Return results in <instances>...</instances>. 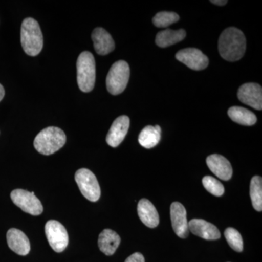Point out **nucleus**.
<instances>
[{
	"mask_svg": "<svg viewBox=\"0 0 262 262\" xmlns=\"http://www.w3.org/2000/svg\"><path fill=\"white\" fill-rule=\"evenodd\" d=\"M218 48L221 56L226 61H239L244 57L246 50L244 32L235 27L226 29L221 34Z\"/></svg>",
	"mask_w": 262,
	"mask_h": 262,
	"instance_id": "1",
	"label": "nucleus"
},
{
	"mask_svg": "<svg viewBox=\"0 0 262 262\" xmlns=\"http://www.w3.org/2000/svg\"><path fill=\"white\" fill-rule=\"evenodd\" d=\"M20 42L24 52L29 56H37L42 51V31L39 24L34 18L24 19L20 29Z\"/></svg>",
	"mask_w": 262,
	"mask_h": 262,
	"instance_id": "2",
	"label": "nucleus"
},
{
	"mask_svg": "<svg viewBox=\"0 0 262 262\" xmlns=\"http://www.w3.org/2000/svg\"><path fill=\"white\" fill-rule=\"evenodd\" d=\"M67 141L66 134L59 127H48L40 131L34 141L38 152L51 155L63 147Z\"/></svg>",
	"mask_w": 262,
	"mask_h": 262,
	"instance_id": "3",
	"label": "nucleus"
},
{
	"mask_svg": "<svg viewBox=\"0 0 262 262\" xmlns=\"http://www.w3.org/2000/svg\"><path fill=\"white\" fill-rule=\"evenodd\" d=\"M77 83L81 91H93L96 82V61L92 53L84 51L77 61Z\"/></svg>",
	"mask_w": 262,
	"mask_h": 262,
	"instance_id": "4",
	"label": "nucleus"
},
{
	"mask_svg": "<svg viewBox=\"0 0 262 262\" xmlns=\"http://www.w3.org/2000/svg\"><path fill=\"white\" fill-rule=\"evenodd\" d=\"M130 78V67L125 61L115 62L106 77V88L110 94L119 95L126 89Z\"/></svg>",
	"mask_w": 262,
	"mask_h": 262,
	"instance_id": "5",
	"label": "nucleus"
},
{
	"mask_svg": "<svg viewBox=\"0 0 262 262\" xmlns=\"http://www.w3.org/2000/svg\"><path fill=\"white\" fill-rule=\"evenodd\" d=\"M75 181L82 195L91 202H96L101 196V189L96 176L86 168H81L75 173Z\"/></svg>",
	"mask_w": 262,
	"mask_h": 262,
	"instance_id": "6",
	"label": "nucleus"
},
{
	"mask_svg": "<svg viewBox=\"0 0 262 262\" xmlns=\"http://www.w3.org/2000/svg\"><path fill=\"white\" fill-rule=\"evenodd\" d=\"M12 201L22 211L33 215H39L42 213L43 207L40 201L34 195V192L24 189H15L10 194Z\"/></svg>",
	"mask_w": 262,
	"mask_h": 262,
	"instance_id": "7",
	"label": "nucleus"
},
{
	"mask_svg": "<svg viewBox=\"0 0 262 262\" xmlns=\"http://www.w3.org/2000/svg\"><path fill=\"white\" fill-rule=\"evenodd\" d=\"M46 237L53 251L61 253L64 251L69 244V235L67 229L60 222L48 221L46 227Z\"/></svg>",
	"mask_w": 262,
	"mask_h": 262,
	"instance_id": "8",
	"label": "nucleus"
},
{
	"mask_svg": "<svg viewBox=\"0 0 262 262\" xmlns=\"http://www.w3.org/2000/svg\"><path fill=\"white\" fill-rule=\"evenodd\" d=\"M176 58L193 70H205L209 63V60L203 52L196 48H185L176 54Z\"/></svg>",
	"mask_w": 262,
	"mask_h": 262,
	"instance_id": "9",
	"label": "nucleus"
},
{
	"mask_svg": "<svg viewBox=\"0 0 262 262\" xmlns=\"http://www.w3.org/2000/svg\"><path fill=\"white\" fill-rule=\"evenodd\" d=\"M237 97L241 102L256 110H262V89L258 84L246 83L239 87Z\"/></svg>",
	"mask_w": 262,
	"mask_h": 262,
	"instance_id": "10",
	"label": "nucleus"
},
{
	"mask_svg": "<svg viewBox=\"0 0 262 262\" xmlns=\"http://www.w3.org/2000/svg\"><path fill=\"white\" fill-rule=\"evenodd\" d=\"M170 219L175 233L181 238H186L189 234V225L187 211L179 202H174L170 206Z\"/></svg>",
	"mask_w": 262,
	"mask_h": 262,
	"instance_id": "11",
	"label": "nucleus"
},
{
	"mask_svg": "<svg viewBox=\"0 0 262 262\" xmlns=\"http://www.w3.org/2000/svg\"><path fill=\"white\" fill-rule=\"evenodd\" d=\"M130 127V119L125 115L117 117L108 130L106 142L112 147L120 145L127 135Z\"/></svg>",
	"mask_w": 262,
	"mask_h": 262,
	"instance_id": "12",
	"label": "nucleus"
},
{
	"mask_svg": "<svg viewBox=\"0 0 262 262\" xmlns=\"http://www.w3.org/2000/svg\"><path fill=\"white\" fill-rule=\"evenodd\" d=\"M210 170L222 180L228 181L232 178V168L227 158L220 155H211L206 159Z\"/></svg>",
	"mask_w": 262,
	"mask_h": 262,
	"instance_id": "13",
	"label": "nucleus"
},
{
	"mask_svg": "<svg viewBox=\"0 0 262 262\" xmlns=\"http://www.w3.org/2000/svg\"><path fill=\"white\" fill-rule=\"evenodd\" d=\"M189 230L193 234L205 239L214 241L220 239L221 234L218 228L210 222L200 219H194L188 222Z\"/></svg>",
	"mask_w": 262,
	"mask_h": 262,
	"instance_id": "14",
	"label": "nucleus"
},
{
	"mask_svg": "<svg viewBox=\"0 0 262 262\" xmlns=\"http://www.w3.org/2000/svg\"><path fill=\"white\" fill-rule=\"evenodd\" d=\"M7 241L10 249L20 256H27L30 251L29 239L22 231L12 228L7 233Z\"/></svg>",
	"mask_w": 262,
	"mask_h": 262,
	"instance_id": "15",
	"label": "nucleus"
},
{
	"mask_svg": "<svg viewBox=\"0 0 262 262\" xmlns=\"http://www.w3.org/2000/svg\"><path fill=\"white\" fill-rule=\"evenodd\" d=\"M91 37L94 41L95 50L98 55L105 56L115 50L114 39L104 29L101 27L95 29Z\"/></svg>",
	"mask_w": 262,
	"mask_h": 262,
	"instance_id": "16",
	"label": "nucleus"
},
{
	"mask_svg": "<svg viewBox=\"0 0 262 262\" xmlns=\"http://www.w3.org/2000/svg\"><path fill=\"white\" fill-rule=\"evenodd\" d=\"M137 210L139 218L146 227L155 228L159 225V214L151 202L146 199H141L138 204Z\"/></svg>",
	"mask_w": 262,
	"mask_h": 262,
	"instance_id": "17",
	"label": "nucleus"
},
{
	"mask_svg": "<svg viewBox=\"0 0 262 262\" xmlns=\"http://www.w3.org/2000/svg\"><path fill=\"white\" fill-rule=\"evenodd\" d=\"M120 237L112 229H104L98 237V247L100 251L106 256H112L115 253L120 244Z\"/></svg>",
	"mask_w": 262,
	"mask_h": 262,
	"instance_id": "18",
	"label": "nucleus"
},
{
	"mask_svg": "<svg viewBox=\"0 0 262 262\" xmlns=\"http://www.w3.org/2000/svg\"><path fill=\"white\" fill-rule=\"evenodd\" d=\"M186 37V32L184 29L172 30L165 29L157 34L155 42L160 48H167L182 41Z\"/></svg>",
	"mask_w": 262,
	"mask_h": 262,
	"instance_id": "19",
	"label": "nucleus"
},
{
	"mask_svg": "<svg viewBox=\"0 0 262 262\" xmlns=\"http://www.w3.org/2000/svg\"><path fill=\"white\" fill-rule=\"evenodd\" d=\"M161 139V127L159 125H148L144 127L139 136V142L143 147L151 149L159 143Z\"/></svg>",
	"mask_w": 262,
	"mask_h": 262,
	"instance_id": "20",
	"label": "nucleus"
},
{
	"mask_svg": "<svg viewBox=\"0 0 262 262\" xmlns=\"http://www.w3.org/2000/svg\"><path fill=\"white\" fill-rule=\"evenodd\" d=\"M228 115L232 121L246 126H251L257 121V117L252 112L241 106H232L229 108Z\"/></svg>",
	"mask_w": 262,
	"mask_h": 262,
	"instance_id": "21",
	"label": "nucleus"
},
{
	"mask_svg": "<svg viewBox=\"0 0 262 262\" xmlns=\"http://www.w3.org/2000/svg\"><path fill=\"white\" fill-rule=\"evenodd\" d=\"M250 195H251L254 209L261 212L262 211V179L261 177L256 176L251 179Z\"/></svg>",
	"mask_w": 262,
	"mask_h": 262,
	"instance_id": "22",
	"label": "nucleus"
},
{
	"mask_svg": "<svg viewBox=\"0 0 262 262\" xmlns=\"http://www.w3.org/2000/svg\"><path fill=\"white\" fill-rule=\"evenodd\" d=\"M179 20V16L174 12H160L152 19L153 24L158 28H166Z\"/></svg>",
	"mask_w": 262,
	"mask_h": 262,
	"instance_id": "23",
	"label": "nucleus"
},
{
	"mask_svg": "<svg viewBox=\"0 0 262 262\" xmlns=\"http://www.w3.org/2000/svg\"><path fill=\"white\" fill-rule=\"evenodd\" d=\"M225 238L234 251L237 252H242L244 250V241L242 236L237 229L229 227L225 231Z\"/></svg>",
	"mask_w": 262,
	"mask_h": 262,
	"instance_id": "24",
	"label": "nucleus"
},
{
	"mask_svg": "<svg viewBox=\"0 0 262 262\" xmlns=\"http://www.w3.org/2000/svg\"><path fill=\"white\" fill-rule=\"evenodd\" d=\"M203 184L205 189L213 195L220 196L225 193L223 184L213 177L207 176L203 179Z\"/></svg>",
	"mask_w": 262,
	"mask_h": 262,
	"instance_id": "25",
	"label": "nucleus"
},
{
	"mask_svg": "<svg viewBox=\"0 0 262 262\" xmlns=\"http://www.w3.org/2000/svg\"><path fill=\"white\" fill-rule=\"evenodd\" d=\"M125 262H145V259L141 253H134L129 256Z\"/></svg>",
	"mask_w": 262,
	"mask_h": 262,
	"instance_id": "26",
	"label": "nucleus"
},
{
	"mask_svg": "<svg viewBox=\"0 0 262 262\" xmlns=\"http://www.w3.org/2000/svg\"><path fill=\"white\" fill-rule=\"evenodd\" d=\"M211 3H213V4L216 5H220V6H223V5H225L227 3V1H225V0H212L211 1Z\"/></svg>",
	"mask_w": 262,
	"mask_h": 262,
	"instance_id": "27",
	"label": "nucleus"
},
{
	"mask_svg": "<svg viewBox=\"0 0 262 262\" xmlns=\"http://www.w3.org/2000/svg\"><path fill=\"white\" fill-rule=\"evenodd\" d=\"M5 96V89L3 86L0 84V101L3 99Z\"/></svg>",
	"mask_w": 262,
	"mask_h": 262,
	"instance_id": "28",
	"label": "nucleus"
}]
</instances>
